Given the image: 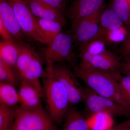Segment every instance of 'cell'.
<instances>
[{"instance_id":"obj_22","label":"cell","mask_w":130,"mask_h":130,"mask_svg":"<svg viewBox=\"0 0 130 130\" xmlns=\"http://www.w3.org/2000/svg\"><path fill=\"white\" fill-rule=\"evenodd\" d=\"M0 82L10 84L14 86L20 83L17 71L1 60H0Z\"/></svg>"},{"instance_id":"obj_19","label":"cell","mask_w":130,"mask_h":130,"mask_svg":"<svg viewBox=\"0 0 130 130\" xmlns=\"http://www.w3.org/2000/svg\"><path fill=\"white\" fill-rule=\"evenodd\" d=\"M15 86L0 82V104L15 107L20 103L19 95Z\"/></svg>"},{"instance_id":"obj_13","label":"cell","mask_w":130,"mask_h":130,"mask_svg":"<svg viewBox=\"0 0 130 130\" xmlns=\"http://www.w3.org/2000/svg\"><path fill=\"white\" fill-rule=\"evenodd\" d=\"M46 74V72L43 70L41 58L36 52L29 66L20 78V80L23 79L27 81L34 86L43 97V87L40 79L44 78Z\"/></svg>"},{"instance_id":"obj_18","label":"cell","mask_w":130,"mask_h":130,"mask_svg":"<svg viewBox=\"0 0 130 130\" xmlns=\"http://www.w3.org/2000/svg\"><path fill=\"white\" fill-rule=\"evenodd\" d=\"M64 120L62 130H89L86 119L73 106L70 107Z\"/></svg>"},{"instance_id":"obj_23","label":"cell","mask_w":130,"mask_h":130,"mask_svg":"<svg viewBox=\"0 0 130 130\" xmlns=\"http://www.w3.org/2000/svg\"><path fill=\"white\" fill-rule=\"evenodd\" d=\"M16 107L0 104V129L11 128L15 116Z\"/></svg>"},{"instance_id":"obj_32","label":"cell","mask_w":130,"mask_h":130,"mask_svg":"<svg viewBox=\"0 0 130 130\" xmlns=\"http://www.w3.org/2000/svg\"><path fill=\"white\" fill-rule=\"evenodd\" d=\"M15 1H19L24 2H26L27 0H15Z\"/></svg>"},{"instance_id":"obj_21","label":"cell","mask_w":130,"mask_h":130,"mask_svg":"<svg viewBox=\"0 0 130 130\" xmlns=\"http://www.w3.org/2000/svg\"><path fill=\"white\" fill-rule=\"evenodd\" d=\"M109 7L124 24L130 26V6L126 0H110Z\"/></svg>"},{"instance_id":"obj_33","label":"cell","mask_w":130,"mask_h":130,"mask_svg":"<svg viewBox=\"0 0 130 130\" xmlns=\"http://www.w3.org/2000/svg\"><path fill=\"white\" fill-rule=\"evenodd\" d=\"M126 1H127V2H128V4H129L130 6V0H126Z\"/></svg>"},{"instance_id":"obj_4","label":"cell","mask_w":130,"mask_h":130,"mask_svg":"<svg viewBox=\"0 0 130 130\" xmlns=\"http://www.w3.org/2000/svg\"><path fill=\"white\" fill-rule=\"evenodd\" d=\"M55 123L43 107L28 108L16 107L12 130H57Z\"/></svg>"},{"instance_id":"obj_6","label":"cell","mask_w":130,"mask_h":130,"mask_svg":"<svg viewBox=\"0 0 130 130\" xmlns=\"http://www.w3.org/2000/svg\"><path fill=\"white\" fill-rule=\"evenodd\" d=\"M51 71L67 91L71 106H74L84 102L86 88L81 85L77 77L67 65L64 63L55 64Z\"/></svg>"},{"instance_id":"obj_29","label":"cell","mask_w":130,"mask_h":130,"mask_svg":"<svg viewBox=\"0 0 130 130\" xmlns=\"http://www.w3.org/2000/svg\"><path fill=\"white\" fill-rule=\"evenodd\" d=\"M0 34L3 39L5 41H15L10 35L9 31L6 28L1 20V19H0Z\"/></svg>"},{"instance_id":"obj_20","label":"cell","mask_w":130,"mask_h":130,"mask_svg":"<svg viewBox=\"0 0 130 130\" xmlns=\"http://www.w3.org/2000/svg\"><path fill=\"white\" fill-rule=\"evenodd\" d=\"M21 50L16 62V70L20 79L29 66L36 51L29 44L21 42Z\"/></svg>"},{"instance_id":"obj_7","label":"cell","mask_w":130,"mask_h":130,"mask_svg":"<svg viewBox=\"0 0 130 130\" xmlns=\"http://www.w3.org/2000/svg\"><path fill=\"white\" fill-rule=\"evenodd\" d=\"M86 110L91 114L105 113L114 116L130 118V111L113 100L102 96L86 88L84 101Z\"/></svg>"},{"instance_id":"obj_12","label":"cell","mask_w":130,"mask_h":130,"mask_svg":"<svg viewBox=\"0 0 130 130\" xmlns=\"http://www.w3.org/2000/svg\"><path fill=\"white\" fill-rule=\"evenodd\" d=\"M0 19L15 41H22L23 33L14 10L7 0H0Z\"/></svg>"},{"instance_id":"obj_31","label":"cell","mask_w":130,"mask_h":130,"mask_svg":"<svg viewBox=\"0 0 130 130\" xmlns=\"http://www.w3.org/2000/svg\"><path fill=\"white\" fill-rule=\"evenodd\" d=\"M105 130H130V118L125 121Z\"/></svg>"},{"instance_id":"obj_11","label":"cell","mask_w":130,"mask_h":130,"mask_svg":"<svg viewBox=\"0 0 130 130\" xmlns=\"http://www.w3.org/2000/svg\"><path fill=\"white\" fill-rule=\"evenodd\" d=\"M25 2L36 18L56 21L63 27L66 26V20L63 12L59 9L36 0H29Z\"/></svg>"},{"instance_id":"obj_3","label":"cell","mask_w":130,"mask_h":130,"mask_svg":"<svg viewBox=\"0 0 130 130\" xmlns=\"http://www.w3.org/2000/svg\"><path fill=\"white\" fill-rule=\"evenodd\" d=\"M74 43L72 33L62 31L42 49L47 70L52 69L56 63L67 62L72 67L76 66L77 56L73 51Z\"/></svg>"},{"instance_id":"obj_16","label":"cell","mask_w":130,"mask_h":130,"mask_svg":"<svg viewBox=\"0 0 130 130\" xmlns=\"http://www.w3.org/2000/svg\"><path fill=\"white\" fill-rule=\"evenodd\" d=\"M123 26L124 24L123 22L111 8H109L104 9L101 16L98 32L94 37L88 41L100 40L107 31L118 29Z\"/></svg>"},{"instance_id":"obj_30","label":"cell","mask_w":130,"mask_h":130,"mask_svg":"<svg viewBox=\"0 0 130 130\" xmlns=\"http://www.w3.org/2000/svg\"><path fill=\"white\" fill-rule=\"evenodd\" d=\"M120 72L125 75L130 74V53L125 58V60L121 62Z\"/></svg>"},{"instance_id":"obj_1","label":"cell","mask_w":130,"mask_h":130,"mask_svg":"<svg viewBox=\"0 0 130 130\" xmlns=\"http://www.w3.org/2000/svg\"><path fill=\"white\" fill-rule=\"evenodd\" d=\"M46 73L43 82V96L51 118L55 123L60 124L71 106L69 96L64 86L51 70L47 71Z\"/></svg>"},{"instance_id":"obj_8","label":"cell","mask_w":130,"mask_h":130,"mask_svg":"<svg viewBox=\"0 0 130 130\" xmlns=\"http://www.w3.org/2000/svg\"><path fill=\"white\" fill-rule=\"evenodd\" d=\"M104 6L93 14L81 19L71 26L73 41L78 45L85 43L94 37L99 30L101 16Z\"/></svg>"},{"instance_id":"obj_9","label":"cell","mask_w":130,"mask_h":130,"mask_svg":"<svg viewBox=\"0 0 130 130\" xmlns=\"http://www.w3.org/2000/svg\"><path fill=\"white\" fill-rule=\"evenodd\" d=\"M14 10L21 30L24 35L37 41L36 18L27 3L15 0H7Z\"/></svg>"},{"instance_id":"obj_5","label":"cell","mask_w":130,"mask_h":130,"mask_svg":"<svg viewBox=\"0 0 130 130\" xmlns=\"http://www.w3.org/2000/svg\"><path fill=\"white\" fill-rule=\"evenodd\" d=\"M79 66L84 70H100L112 73L118 78L120 74V58L109 50H105L101 53L92 55L87 51H81Z\"/></svg>"},{"instance_id":"obj_24","label":"cell","mask_w":130,"mask_h":130,"mask_svg":"<svg viewBox=\"0 0 130 130\" xmlns=\"http://www.w3.org/2000/svg\"><path fill=\"white\" fill-rule=\"evenodd\" d=\"M127 34V30L124 26L120 28L107 31L100 40L103 41L106 44L108 43H117L123 42Z\"/></svg>"},{"instance_id":"obj_14","label":"cell","mask_w":130,"mask_h":130,"mask_svg":"<svg viewBox=\"0 0 130 130\" xmlns=\"http://www.w3.org/2000/svg\"><path fill=\"white\" fill-rule=\"evenodd\" d=\"M36 18L37 41L48 44L63 31V26L56 21Z\"/></svg>"},{"instance_id":"obj_28","label":"cell","mask_w":130,"mask_h":130,"mask_svg":"<svg viewBox=\"0 0 130 130\" xmlns=\"http://www.w3.org/2000/svg\"><path fill=\"white\" fill-rule=\"evenodd\" d=\"M127 34L125 39L122 42L121 53L122 56L125 58L130 53V26H126Z\"/></svg>"},{"instance_id":"obj_2","label":"cell","mask_w":130,"mask_h":130,"mask_svg":"<svg viewBox=\"0 0 130 130\" xmlns=\"http://www.w3.org/2000/svg\"><path fill=\"white\" fill-rule=\"evenodd\" d=\"M75 76L89 88L102 96L113 100L120 89L117 77L111 73L100 70H84L77 66L73 67Z\"/></svg>"},{"instance_id":"obj_26","label":"cell","mask_w":130,"mask_h":130,"mask_svg":"<svg viewBox=\"0 0 130 130\" xmlns=\"http://www.w3.org/2000/svg\"><path fill=\"white\" fill-rule=\"evenodd\" d=\"M118 81L121 93L130 108V74L121 76Z\"/></svg>"},{"instance_id":"obj_10","label":"cell","mask_w":130,"mask_h":130,"mask_svg":"<svg viewBox=\"0 0 130 130\" xmlns=\"http://www.w3.org/2000/svg\"><path fill=\"white\" fill-rule=\"evenodd\" d=\"M105 1L74 0L66 11V15L71 23V26L104 7Z\"/></svg>"},{"instance_id":"obj_25","label":"cell","mask_w":130,"mask_h":130,"mask_svg":"<svg viewBox=\"0 0 130 130\" xmlns=\"http://www.w3.org/2000/svg\"><path fill=\"white\" fill-rule=\"evenodd\" d=\"M105 44L103 41L94 40L79 44V47L80 51H86L92 55H96L105 51Z\"/></svg>"},{"instance_id":"obj_27","label":"cell","mask_w":130,"mask_h":130,"mask_svg":"<svg viewBox=\"0 0 130 130\" xmlns=\"http://www.w3.org/2000/svg\"><path fill=\"white\" fill-rule=\"evenodd\" d=\"M29 0H27L26 1ZM46 3L47 5L55 8L60 10L62 12L66 9V3L67 0H36Z\"/></svg>"},{"instance_id":"obj_15","label":"cell","mask_w":130,"mask_h":130,"mask_svg":"<svg viewBox=\"0 0 130 130\" xmlns=\"http://www.w3.org/2000/svg\"><path fill=\"white\" fill-rule=\"evenodd\" d=\"M19 93L21 107L33 108L42 106V96L34 86L24 79L20 80Z\"/></svg>"},{"instance_id":"obj_17","label":"cell","mask_w":130,"mask_h":130,"mask_svg":"<svg viewBox=\"0 0 130 130\" xmlns=\"http://www.w3.org/2000/svg\"><path fill=\"white\" fill-rule=\"evenodd\" d=\"M21 50V42H17L15 41H1L0 42V60L17 71L16 62Z\"/></svg>"}]
</instances>
